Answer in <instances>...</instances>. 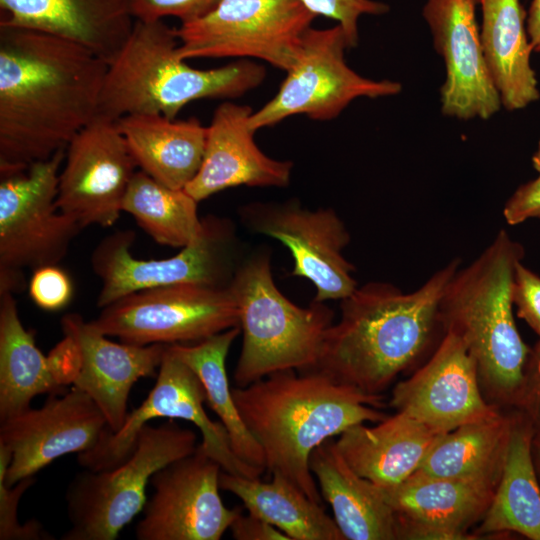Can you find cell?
Returning a JSON list of instances; mask_svg holds the SVG:
<instances>
[{
  "label": "cell",
  "instance_id": "f35d334b",
  "mask_svg": "<svg viewBox=\"0 0 540 540\" xmlns=\"http://www.w3.org/2000/svg\"><path fill=\"white\" fill-rule=\"evenodd\" d=\"M503 216L509 225L540 218V175L517 188L505 203Z\"/></svg>",
  "mask_w": 540,
  "mask_h": 540
},
{
  "label": "cell",
  "instance_id": "d4e9b609",
  "mask_svg": "<svg viewBox=\"0 0 540 540\" xmlns=\"http://www.w3.org/2000/svg\"><path fill=\"white\" fill-rule=\"evenodd\" d=\"M309 466L345 540L399 539L395 512L377 486L346 463L333 438L313 450Z\"/></svg>",
  "mask_w": 540,
  "mask_h": 540
},
{
  "label": "cell",
  "instance_id": "ba28073f",
  "mask_svg": "<svg viewBox=\"0 0 540 540\" xmlns=\"http://www.w3.org/2000/svg\"><path fill=\"white\" fill-rule=\"evenodd\" d=\"M134 240L132 230H121L93 250L91 266L102 282L98 307L140 290L175 284L228 287L242 262L233 224L214 215L202 218L200 234L169 258H135L130 252Z\"/></svg>",
  "mask_w": 540,
  "mask_h": 540
},
{
  "label": "cell",
  "instance_id": "6da1fadb",
  "mask_svg": "<svg viewBox=\"0 0 540 540\" xmlns=\"http://www.w3.org/2000/svg\"><path fill=\"white\" fill-rule=\"evenodd\" d=\"M108 62L47 32L0 25V174L67 145L97 115Z\"/></svg>",
  "mask_w": 540,
  "mask_h": 540
},
{
  "label": "cell",
  "instance_id": "9c48e42d",
  "mask_svg": "<svg viewBox=\"0 0 540 540\" xmlns=\"http://www.w3.org/2000/svg\"><path fill=\"white\" fill-rule=\"evenodd\" d=\"M315 18L300 0H221L176 28L177 55L258 59L286 72Z\"/></svg>",
  "mask_w": 540,
  "mask_h": 540
},
{
  "label": "cell",
  "instance_id": "44dd1931",
  "mask_svg": "<svg viewBox=\"0 0 540 540\" xmlns=\"http://www.w3.org/2000/svg\"><path fill=\"white\" fill-rule=\"evenodd\" d=\"M498 481L453 479L415 472L403 482L377 486L395 512L399 539H466V530L482 519Z\"/></svg>",
  "mask_w": 540,
  "mask_h": 540
},
{
  "label": "cell",
  "instance_id": "484cf974",
  "mask_svg": "<svg viewBox=\"0 0 540 540\" xmlns=\"http://www.w3.org/2000/svg\"><path fill=\"white\" fill-rule=\"evenodd\" d=\"M117 125L137 164L173 189H185L203 161L207 126L197 118L175 120L159 114H130Z\"/></svg>",
  "mask_w": 540,
  "mask_h": 540
},
{
  "label": "cell",
  "instance_id": "60d3db41",
  "mask_svg": "<svg viewBox=\"0 0 540 540\" xmlns=\"http://www.w3.org/2000/svg\"><path fill=\"white\" fill-rule=\"evenodd\" d=\"M229 529L236 540H290L277 527L250 513L241 512Z\"/></svg>",
  "mask_w": 540,
  "mask_h": 540
},
{
  "label": "cell",
  "instance_id": "2e32d148",
  "mask_svg": "<svg viewBox=\"0 0 540 540\" xmlns=\"http://www.w3.org/2000/svg\"><path fill=\"white\" fill-rule=\"evenodd\" d=\"M136 167L117 121L97 115L65 149L58 209L82 228L114 225Z\"/></svg>",
  "mask_w": 540,
  "mask_h": 540
},
{
  "label": "cell",
  "instance_id": "4dcf8cb0",
  "mask_svg": "<svg viewBox=\"0 0 540 540\" xmlns=\"http://www.w3.org/2000/svg\"><path fill=\"white\" fill-rule=\"evenodd\" d=\"M512 425L500 411L442 434L417 473L441 478L499 481Z\"/></svg>",
  "mask_w": 540,
  "mask_h": 540
},
{
  "label": "cell",
  "instance_id": "83f0119b",
  "mask_svg": "<svg viewBox=\"0 0 540 540\" xmlns=\"http://www.w3.org/2000/svg\"><path fill=\"white\" fill-rule=\"evenodd\" d=\"M534 436L526 415L518 409L512 412L502 473L476 531L478 536L514 532L540 540V483L532 455Z\"/></svg>",
  "mask_w": 540,
  "mask_h": 540
},
{
  "label": "cell",
  "instance_id": "4316f807",
  "mask_svg": "<svg viewBox=\"0 0 540 540\" xmlns=\"http://www.w3.org/2000/svg\"><path fill=\"white\" fill-rule=\"evenodd\" d=\"M482 11L480 37L484 58L501 105L523 109L540 98L530 62L533 47L520 0H478Z\"/></svg>",
  "mask_w": 540,
  "mask_h": 540
},
{
  "label": "cell",
  "instance_id": "7bdbcfd3",
  "mask_svg": "<svg viewBox=\"0 0 540 540\" xmlns=\"http://www.w3.org/2000/svg\"><path fill=\"white\" fill-rule=\"evenodd\" d=\"M532 455L536 474L540 483V436L535 435L532 443Z\"/></svg>",
  "mask_w": 540,
  "mask_h": 540
},
{
  "label": "cell",
  "instance_id": "e0dca14e",
  "mask_svg": "<svg viewBox=\"0 0 540 540\" xmlns=\"http://www.w3.org/2000/svg\"><path fill=\"white\" fill-rule=\"evenodd\" d=\"M221 466L201 447L151 478L153 493L136 525L138 540H220L241 507L227 508L219 494Z\"/></svg>",
  "mask_w": 540,
  "mask_h": 540
},
{
  "label": "cell",
  "instance_id": "8992f818",
  "mask_svg": "<svg viewBox=\"0 0 540 540\" xmlns=\"http://www.w3.org/2000/svg\"><path fill=\"white\" fill-rule=\"evenodd\" d=\"M230 288L239 308L242 348L234 369L237 387L283 370L316 365L334 312L324 302L299 307L274 283L270 253L261 249L240 263Z\"/></svg>",
  "mask_w": 540,
  "mask_h": 540
},
{
  "label": "cell",
  "instance_id": "f1b7e54d",
  "mask_svg": "<svg viewBox=\"0 0 540 540\" xmlns=\"http://www.w3.org/2000/svg\"><path fill=\"white\" fill-rule=\"evenodd\" d=\"M69 386L19 317L14 295L0 293V422L31 407L34 397Z\"/></svg>",
  "mask_w": 540,
  "mask_h": 540
},
{
  "label": "cell",
  "instance_id": "52a82bcc",
  "mask_svg": "<svg viewBox=\"0 0 540 540\" xmlns=\"http://www.w3.org/2000/svg\"><path fill=\"white\" fill-rule=\"evenodd\" d=\"M194 430L174 419L139 430L131 454L119 465L102 471L84 469L66 492L71 528L63 540H114L143 511L152 476L173 461L193 453Z\"/></svg>",
  "mask_w": 540,
  "mask_h": 540
},
{
  "label": "cell",
  "instance_id": "7a4b0ae2",
  "mask_svg": "<svg viewBox=\"0 0 540 540\" xmlns=\"http://www.w3.org/2000/svg\"><path fill=\"white\" fill-rule=\"evenodd\" d=\"M454 259L410 293L370 282L341 300V316L325 333L313 369L366 394L381 395L428 344Z\"/></svg>",
  "mask_w": 540,
  "mask_h": 540
},
{
  "label": "cell",
  "instance_id": "ffe728a7",
  "mask_svg": "<svg viewBox=\"0 0 540 540\" xmlns=\"http://www.w3.org/2000/svg\"><path fill=\"white\" fill-rule=\"evenodd\" d=\"M60 325L63 334L75 342L80 356L72 386L91 397L109 429L117 432L128 415L132 387L140 378L157 375L167 345L113 342L76 313L64 315Z\"/></svg>",
  "mask_w": 540,
  "mask_h": 540
},
{
  "label": "cell",
  "instance_id": "ac0fdd59",
  "mask_svg": "<svg viewBox=\"0 0 540 540\" xmlns=\"http://www.w3.org/2000/svg\"><path fill=\"white\" fill-rule=\"evenodd\" d=\"M478 0H427L423 17L445 64L441 111L461 120H487L501 108L476 21Z\"/></svg>",
  "mask_w": 540,
  "mask_h": 540
},
{
  "label": "cell",
  "instance_id": "1f68e13d",
  "mask_svg": "<svg viewBox=\"0 0 540 540\" xmlns=\"http://www.w3.org/2000/svg\"><path fill=\"white\" fill-rule=\"evenodd\" d=\"M240 332L241 328L237 326L195 345L171 344L168 347L200 378L206 392V403L225 427L234 453L245 463L265 470L262 447L239 414L226 372L227 355Z\"/></svg>",
  "mask_w": 540,
  "mask_h": 540
},
{
  "label": "cell",
  "instance_id": "ab89813d",
  "mask_svg": "<svg viewBox=\"0 0 540 540\" xmlns=\"http://www.w3.org/2000/svg\"><path fill=\"white\" fill-rule=\"evenodd\" d=\"M540 436V348L533 347L526 366L525 385L518 407Z\"/></svg>",
  "mask_w": 540,
  "mask_h": 540
},
{
  "label": "cell",
  "instance_id": "603a6c76",
  "mask_svg": "<svg viewBox=\"0 0 540 540\" xmlns=\"http://www.w3.org/2000/svg\"><path fill=\"white\" fill-rule=\"evenodd\" d=\"M0 25L74 41L109 62L135 23L132 0H0Z\"/></svg>",
  "mask_w": 540,
  "mask_h": 540
},
{
  "label": "cell",
  "instance_id": "74e56055",
  "mask_svg": "<svg viewBox=\"0 0 540 540\" xmlns=\"http://www.w3.org/2000/svg\"><path fill=\"white\" fill-rule=\"evenodd\" d=\"M512 301L517 308V315L532 328L540 340V276L522 261L518 262L515 268Z\"/></svg>",
  "mask_w": 540,
  "mask_h": 540
},
{
  "label": "cell",
  "instance_id": "f6af8a7d",
  "mask_svg": "<svg viewBox=\"0 0 540 540\" xmlns=\"http://www.w3.org/2000/svg\"><path fill=\"white\" fill-rule=\"evenodd\" d=\"M535 347L540 348V340L535 344Z\"/></svg>",
  "mask_w": 540,
  "mask_h": 540
},
{
  "label": "cell",
  "instance_id": "9a60e30c",
  "mask_svg": "<svg viewBox=\"0 0 540 540\" xmlns=\"http://www.w3.org/2000/svg\"><path fill=\"white\" fill-rule=\"evenodd\" d=\"M242 222L255 233L279 240L291 252L292 276L306 278L314 300H342L358 287L354 267L343 256L349 232L331 208L309 210L294 200L251 203L240 210Z\"/></svg>",
  "mask_w": 540,
  "mask_h": 540
},
{
  "label": "cell",
  "instance_id": "4fadbf2b",
  "mask_svg": "<svg viewBox=\"0 0 540 540\" xmlns=\"http://www.w3.org/2000/svg\"><path fill=\"white\" fill-rule=\"evenodd\" d=\"M204 402L206 392L200 378L167 345L156 383L146 399L128 413L117 432L108 430L93 449L78 454V463L92 471L111 469L131 454L141 427L155 418H177L191 422L199 429L202 437L199 446L223 471L260 478L264 470L245 463L234 453L225 427L220 421L209 418Z\"/></svg>",
  "mask_w": 540,
  "mask_h": 540
},
{
  "label": "cell",
  "instance_id": "7402d4cb",
  "mask_svg": "<svg viewBox=\"0 0 540 540\" xmlns=\"http://www.w3.org/2000/svg\"><path fill=\"white\" fill-rule=\"evenodd\" d=\"M248 105L222 102L207 126L203 161L185 191L197 202L227 188L284 187L290 181L293 163L273 159L257 146Z\"/></svg>",
  "mask_w": 540,
  "mask_h": 540
},
{
  "label": "cell",
  "instance_id": "b9f144b4",
  "mask_svg": "<svg viewBox=\"0 0 540 540\" xmlns=\"http://www.w3.org/2000/svg\"><path fill=\"white\" fill-rule=\"evenodd\" d=\"M526 30L533 51L540 53V0H531L526 14Z\"/></svg>",
  "mask_w": 540,
  "mask_h": 540
},
{
  "label": "cell",
  "instance_id": "277c9868",
  "mask_svg": "<svg viewBox=\"0 0 540 540\" xmlns=\"http://www.w3.org/2000/svg\"><path fill=\"white\" fill-rule=\"evenodd\" d=\"M523 257L522 245L499 231L470 265L458 269L438 309V323L462 340L497 406L518 407L532 349L513 317L512 285Z\"/></svg>",
  "mask_w": 540,
  "mask_h": 540
},
{
  "label": "cell",
  "instance_id": "ee69618b",
  "mask_svg": "<svg viewBox=\"0 0 540 540\" xmlns=\"http://www.w3.org/2000/svg\"><path fill=\"white\" fill-rule=\"evenodd\" d=\"M532 164H533L534 169L540 175V139L537 145V149L532 156Z\"/></svg>",
  "mask_w": 540,
  "mask_h": 540
},
{
  "label": "cell",
  "instance_id": "d6a6232c",
  "mask_svg": "<svg viewBox=\"0 0 540 540\" xmlns=\"http://www.w3.org/2000/svg\"><path fill=\"white\" fill-rule=\"evenodd\" d=\"M197 204L184 189L170 188L140 170L131 179L122 211L157 243L183 248L202 230Z\"/></svg>",
  "mask_w": 540,
  "mask_h": 540
},
{
  "label": "cell",
  "instance_id": "5bb4252c",
  "mask_svg": "<svg viewBox=\"0 0 540 540\" xmlns=\"http://www.w3.org/2000/svg\"><path fill=\"white\" fill-rule=\"evenodd\" d=\"M108 430L101 410L80 389L48 395L41 407L0 422V477L13 486L59 457L90 451Z\"/></svg>",
  "mask_w": 540,
  "mask_h": 540
},
{
  "label": "cell",
  "instance_id": "d590c367",
  "mask_svg": "<svg viewBox=\"0 0 540 540\" xmlns=\"http://www.w3.org/2000/svg\"><path fill=\"white\" fill-rule=\"evenodd\" d=\"M28 290L33 302L46 311L64 308L70 302L73 293L70 277L57 265L34 269Z\"/></svg>",
  "mask_w": 540,
  "mask_h": 540
},
{
  "label": "cell",
  "instance_id": "8fae6325",
  "mask_svg": "<svg viewBox=\"0 0 540 540\" xmlns=\"http://www.w3.org/2000/svg\"><path fill=\"white\" fill-rule=\"evenodd\" d=\"M92 325L134 345L200 342L239 326V308L228 287L175 284L140 290L101 308Z\"/></svg>",
  "mask_w": 540,
  "mask_h": 540
},
{
  "label": "cell",
  "instance_id": "8d00e7d4",
  "mask_svg": "<svg viewBox=\"0 0 540 540\" xmlns=\"http://www.w3.org/2000/svg\"><path fill=\"white\" fill-rule=\"evenodd\" d=\"M221 0H132V12L137 20H164L176 17L181 23L196 19Z\"/></svg>",
  "mask_w": 540,
  "mask_h": 540
},
{
  "label": "cell",
  "instance_id": "e575fe53",
  "mask_svg": "<svg viewBox=\"0 0 540 540\" xmlns=\"http://www.w3.org/2000/svg\"><path fill=\"white\" fill-rule=\"evenodd\" d=\"M34 483L33 477L20 480L13 486L6 485L0 477V540L53 539L36 520L20 524L17 508L23 493Z\"/></svg>",
  "mask_w": 540,
  "mask_h": 540
},
{
  "label": "cell",
  "instance_id": "cb8c5ba5",
  "mask_svg": "<svg viewBox=\"0 0 540 540\" xmlns=\"http://www.w3.org/2000/svg\"><path fill=\"white\" fill-rule=\"evenodd\" d=\"M364 424L343 431L336 446L359 476L379 487L397 485L414 474L444 434L402 412L373 427Z\"/></svg>",
  "mask_w": 540,
  "mask_h": 540
},
{
  "label": "cell",
  "instance_id": "f546056e",
  "mask_svg": "<svg viewBox=\"0 0 540 540\" xmlns=\"http://www.w3.org/2000/svg\"><path fill=\"white\" fill-rule=\"evenodd\" d=\"M220 488L237 496L248 513L285 533L290 540H345L336 522L322 504L310 500L295 484L279 473L270 482L260 478L220 474Z\"/></svg>",
  "mask_w": 540,
  "mask_h": 540
},
{
  "label": "cell",
  "instance_id": "7c38bea8",
  "mask_svg": "<svg viewBox=\"0 0 540 540\" xmlns=\"http://www.w3.org/2000/svg\"><path fill=\"white\" fill-rule=\"evenodd\" d=\"M65 149L24 171L1 175L0 276L57 265L82 227L56 205Z\"/></svg>",
  "mask_w": 540,
  "mask_h": 540
},
{
  "label": "cell",
  "instance_id": "3957f363",
  "mask_svg": "<svg viewBox=\"0 0 540 540\" xmlns=\"http://www.w3.org/2000/svg\"><path fill=\"white\" fill-rule=\"evenodd\" d=\"M239 414L262 447L266 469L295 484L322 504L309 458L327 439L349 427L387 418L381 395L366 394L309 370L272 373L245 387L232 388Z\"/></svg>",
  "mask_w": 540,
  "mask_h": 540
},
{
  "label": "cell",
  "instance_id": "d6986e66",
  "mask_svg": "<svg viewBox=\"0 0 540 540\" xmlns=\"http://www.w3.org/2000/svg\"><path fill=\"white\" fill-rule=\"evenodd\" d=\"M389 405L439 433L500 411L483 397L474 358L450 332L422 368L394 387Z\"/></svg>",
  "mask_w": 540,
  "mask_h": 540
},
{
  "label": "cell",
  "instance_id": "30bf717a",
  "mask_svg": "<svg viewBox=\"0 0 540 540\" xmlns=\"http://www.w3.org/2000/svg\"><path fill=\"white\" fill-rule=\"evenodd\" d=\"M349 48L338 24L324 29L310 27L274 97L252 112L250 128L256 132L299 114L318 121L332 120L357 98L376 99L401 92L397 81L369 79L351 69L345 61Z\"/></svg>",
  "mask_w": 540,
  "mask_h": 540
},
{
  "label": "cell",
  "instance_id": "5b68a950",
  "mask_svg": "<svg viewBox=\"0 0 540 540\" xmlns=\"http://www.w3.org/2000/svg\"><path fill=\"white\" fill-rule=\"evenodd\" d=\"M176 28L164 20H135L120 50L108 62L98 115L118 120L130 114H159L170 119L201 99H232L260 86L265 69L238 60L198 69L177 55Z\"/></svg>",
  "mask_w": 540,
  "mask_h": 540
},
{
  "label": "cell",
  "instance_id": "836d02e7",
  "mask_svg": "<svg viewBox=\"0 0 540 540\" xmlns=\"http://www.w3.org/2000/svg\"><path fill=\"white\" fill-rule=\"evenodd\" d=\"M316 17L332 19L343 29L349 47L358 45V21L362 15L388 12L387 4L374 0H300Z\"/></svg>",
  "mask_w": 540,
  "mask_h": 540
}]
</instances>
